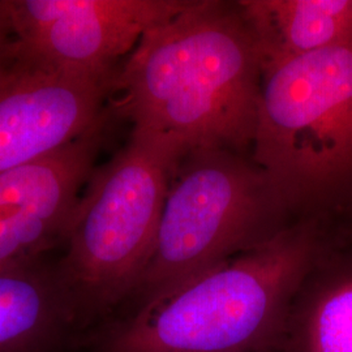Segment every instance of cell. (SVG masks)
Wrapping results in <instances>:
<instances>
[{"label": "cell", "mask_w": 352, "mask_h": 352, "mask_svg": "<svg viewBox=\"0 0 352 352\" xmlns=\"http://www.w3.org/2000/svg\"><path fill=\"white\" fill-rule=\"evenodd\" d=\"M261 85V54L239 6L200 0L144 34L113 90L116 113L136 129L238 151L253 144Z\"/></svg>", "instance_id": "1"}, {"label": "cell", "mask_w": 352, "mask_h": 352, "mask_svg": "<svg viewBox=\"0 0 352 352\" xmlns=\"http://www.w3.org/2000/svg\"><path fill=\"white\" fill-rule=\"evenodd\" d=\"M333 231L316 215L90 333L85 352H279L289 304Z\"/></svg>", "instance_id": "2"}, {"label": "cell", "mask_w": 352, "mask_h": 352, "mask_svg": "<svg viewBox=\"0 0 352 352\" xmlns=\"http://www.w3.org/2000/svg\"><path fill=\"white\" fill-rule=\"evenodd\" d=\"M182 141L132 128L126 145L89 177L55 263L78 344L131 299L151 261Z\"/></svg>", "instance_id": "3"}, {"label": "cell", "mask_w": 352, "mask_h": 352, "mask_svg": "<svg viewBox=\"0 0 352 352\" xmlns=\"http://www.w3.org/2000/svg\"><path fill=\"white\" fill-rule=\"evenodd\" d=\"M287 210L270 177L241 158L239 151H187L167 193L151 261L131 299L113 318L160 300L273 239L289 226Z\"/></svg>", "instance_id": "4"}, {"label": "cell", "mask_w": 352, "mask_h": 352, "mask_svg": "<svg viewBox=\"0 0 352 352\" xmlns=\"http://www.w3.org/2000/svg\"><path fill=\"white\" fill-rule=\"evenodd\" d=\"M252 145L289 209L352 188V42L265 67Z\"/></svg>", "instance_id": "5"}, {"label": "cell", "mask_w": 352, "mask_h": 352, "mask_svg": "<svg viewBox=\"0 0 352 352\" xmlns=\"http://www.w3.org/2000/svg\"><path fill=\"white\" fill-rule=\"evenodd\" d=\"M10 60L115 82L141 38L182 12V0H1Z\"/></svg>", "instance_id": "6"}, {"label": "cell", "mask_w": 352, "mask_h": 352, "mask_svg": "<svg viewBox=\"0 0 352 352\" xmlns=\"http://www.w3.org/2000/svg\"><path fill=\"white\" fill-rule=\"evenodd\" d=\"M113 87L10 60L0 69V175L59 151L101 123Z\"/></svg>", "instance_id": "7"}, {"label": "cell", "mask_w": 352, "mask_h": 352, "mask_svg": "<svg viewBox=\"0 0 352 352\" xmlns=\"http://www.w3.org/2000/svg\"><path fill=\"white\" fill-rule=\"evenodd\" d=\"M104 122L59 151L0 175V270L64 245L77 201L96 170Z\"/></svg>", "instance_id": "8"}, {"label": "cell", "mask_w": 352, "mask_h": 352, "mask_svg": "<svg viewBox=\"0 0 352 352\" xmlns=\"http://www.w3.org/2000/svg\"><path fill=\"white\" fill-rule=\"evenodd\" d=\"M279 352H352V240L334 232L302 279Z\"/></svg>", "instance_id": "9"}, {"label": "cell", "mask_w": 352, "mask_h": 352, "mask_svg": "<svg viewBox=\"0 0 352 352\" xmlns=\"http://www.w3.org/2000/svg\"><path fill=\"white\" fill-rule=\"evenodd\" d=\"M78 346L55 264L45 258L0 270V352H62Z\"/></svg>", "instance_id": "10"}, {"label": "cell", "mask_w": 352, "mask_h": 352, "mask_svg": "<svg viewBox=\"0 0 352 352\" xmlns=\"http://www.w3.org/2000/svg\"><path fill=\"white\" fill-rule=\"evenodd\" d=\"M263 69L352 42V0H243Z\"/></svg>", "instance_id": "11"}, {"label": "cell", "mask_w": 352, "mask_h": 352, "mask_svg": "<svg viewBox=\"0 0 352 352\" xmlns=\"http://www.w3.org/2000/svg\"><path fill=\"white\" fill-rule=\"evenodd\" d=\"M10 34H12L8 16L6 13V10L3 7V3L0 0V69L10 62L8 59V51H10V45L11 41Z\"/></svg>", "instance_id": "12"}, {"label": "cell", "mask_w": 352, "mask_h": 352, "mask_svg": "<svg viewBox=\"0 0 352 352\" xmlns=\"http://www.w3.org/2000/svg\"><path fill=\"white\" fill-rule=\"evenodd\" d=\"M338 234H340V236H342L343 239L352 240V225L347 230L338 231Z\"/></svg>", "instance_id": "13"}]
</instances>
